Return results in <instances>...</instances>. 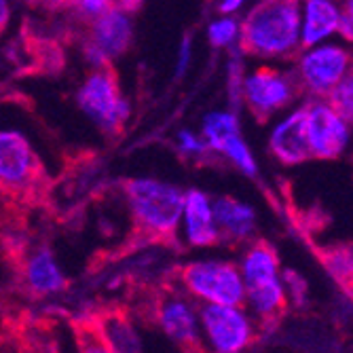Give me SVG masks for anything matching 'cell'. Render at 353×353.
<instances>
[{
  "label": "cell",
  "instance_id": "44dd1931",
  "mask_svg": "<svg viewBox=\"0 0 353 353\" xmlns=\"http://www.w3.org/2000/svg\"><path fill=\"white\" fill-rule=\"evenodd\" d=\"M216 152H222V154L227 157L231 163H235L243 174H248V176H254V174H256L254 157H252V152H250L248 144L241 140V136H239V134L229 136L227 140H222V142L216 146Z\"/></svg>",
  "mask_w": 353,
  "mask_h": 353
},
{
  "label": "cell",
  "instance_id": "f1b7e54d",
  "mask_svg": "<svg viewBox=\"0 0 353 353\" xmlns=\"http://www.w3.org/2000/svg\"><path fill=\"white\" fill-rule=\"evenodd\" d=\"M140 3H142V0H114V5H117L119 9L127 11V13L136 11V9L140 7Z\"/></svg>",
  "mask_w": 353,
  "mask_h": 353
},
{
  "label": "cell",
  "instance_id": "ac0fdd59",
  "mask_svg": "<svg viewBox=\"0 0 353 353\" xmlns=\"http://www.w3.org/2000/svg\"><path fill=\"white\" fill-rule=\"evenodd\" d=\"M100 330L102 339L108 343V347L114 353H142L140 339L134 330V326L121 315H106L102 324H95Z\"/></svg>",
  "mask_w": 353,
  "mask_h": 353
},
{
  "label": "cell",
  "instance_id": "83f0119b",
  "mask_svg": "<svg viewBox=\"0 0 353 353\" xmlns=\"http://www.w3.org/2000/svg\"><path fill=\"white\" fill-rule=\"evenodd\" d=\"M243 3H245V0H220L218 11H220V13H233V11H237Z\"/></svg>",
  "mask_w": 353,
  "mask_h": 353
},
{
  "label": "cell",
  "instance_id": "d6986e66",
  "mask_svg": "<svg viewBox=\"0 0 353 353\" xmlns=\"http://www.w3.org/2000/svg\"><path fill=\"white\" fill-rule=\"evenodd\" d=\"M245 303H250V307L263 319H267V322L275 319L285 307V292L281 281L275 279L263 285L250 288V290H245Z\"/></svg>",
  "mask_w": 353,
  "mask_h": 353
},
{
  "label": "cell",
  "instance_id": "603a6c76",
  "mask_svg": "<svg viewBox=\"0 0 353 353\" xmlns=\"http://www.w3.org/2000/svg\"><path fill=\"white\" fill-rule=\"evenodd\" d=\"M77 339H79V353H114L108 343L102 339L100 330L95 324H83L77 328Z\"/></svg>",
  "mask_w": 353,
  "mask_h": 353
},
{
  "label": "cell",
  "instance_id": "2e32d148",
  "mask_svg": "<svg viewBox=\"0 0 353 353\" xmlns=\"http://www.w3.org/2000/svg\"><path fill=\"white\" fill-rule=\"evenodd\" d=\"M214 222L218 233H224L231 239H245L254 233L256 214L248 203H241L233 197H220L212 205Z\"/></svg>",
  "mask_w": 353,
  "mask_h": 353
},
{
  "label": "cell",
  "instance_id": "ffe728a7",
  "mask_svg": "<svg viewBox=\"0 0 353 353\" xmlns=\"http://www.w3.org/2000/svg\"><path fill=\"white\" fill-rule=\"evenodd\" d=\"M239 134V123L235 119V114L231 112H212L210 117H205L203 123V140L205 144L216 150V146L227 140L229 136Z\"/></svg>",
  "mask_w": 353,
  "mask_h": 353
},
{
  "label": "cell",
  "instance_id": "d4e9b609",
  "mask_svg": "<svg viewBox=\"0 0 353 353\" xmlns=\"http://www.w3.org/2000/svg\"><path fill=\"white\" fill-rule=\"evenodd\" d=\"M66 5L72 7L81 17L85 19H95L98 15L106 13L108 9L117 7L114 5V0H66Z\"/></svg>",
  "mask_w": 353,
  "mask_h": 353
},
{
  "label": "cell",
  "instance_id": "8fae6325",
  "mask_svg": "<svg viewBox=\"0 0 353 353\" xmlns=\"http://www.w3.org/2000/svg\"><path fill=\"white\" fill-rule=\"evenodd\" d=\"M154 317H157V324L161 326V330L184 351L188 353L201 351L199 313L186 301L178 296L161 299L154 307Z\"/></svg>",
  "mask_w": 353,
  "mask_h": 353
},
{
  "label": "cell",
  "instance_id": "f546056e",
  "mask_svg": "<svg viewBox=\"0 0 353 353\" xmlns=\"http://www.w3.org/2000/svg\"><path fill=\"white\" fill-rule=\"evenodd\" d=\"M47 3H51L55 7H61V5H66V0H47Z\"/></svg>",
  "mask_w": 353,
  "mask_h": 353
},
{
  "label": "cell",
  "instance_id": "cb8c5ba5",
  "mask_svg": "<svg viewBox=\"0 0 353 353\" xmlns=\"http://www.w3.org/2000/svg\"><path fill=\"white\" fill-rule=\"evenodd\" d=\"M239 34V23L231 17L218 19L210 26V41L214 47H227L231 45Z\"/></svg>",
  "mask_w": 353,
  "mask_h": 353
},
{
  "label": "cell",
  "instance_id": "7402d4cb",
  "mask_svg": "<svg viewBox=\"0 0 353 353\" xmlns=\"http://www.w3.org/2000/svg\"><path fill=\"white\" fill-rule=\"evenodd\" d=\"M351 95H353V83H351V72L345 74L330 91H328V104L347 121L351 123V117H353V100H351Z\"/></svg>",
  "mask_w": 353,
  "mask_h": 353
},
{
  "label": "cell",
  "instance_id": "30bf717a",
  "mask_svg": "<svg viewBox=\"0 0 353 353\" xmlns=\"http://www.w3.org/2000/svg\"><path fill=\"white\" fill-rule=\"evenodd\" d=\"M132 37L134 30L130 13L119 7L91 19V53H95L98 63L123 55L132 45Z\"/></svg>",
  "mask_w": 353,
  "mask_h": 353
},
{
  "label": "cell",
  "instance_id": "9c48e42d",
  "mask_svg": "<svg viewBox=\"0 0 353 353\" xmlns=\"http://www.w3.org/2000/svg\"><path fill=\"white\" fill-rule=\"evenodd\" d=\"M307 138L311 157L336 159L347 146L349 123L328 102H315L307 106Z\"/></svg>",
  "mask_w": 353,
  "mask_h": 353
},
{
  "label": "cell",
  "instance_id": "7a4b0ae2",
  "mask_svg": "<svg viewBox=\"0 0 353 353\" xmlns=\"http://www.w3.org/2000/svg\"><path fill=\"white\" fill-rule=\"evenodd\" d=\"M123 192L142 239H176L184 205V192L178 186L152 178H132L125 180Z\"/></svg>",
  "mask_w": 353,
  "mask_h": 353
},
{
  "label": "cell",
  "instance_id": "52a82bcc",
  "mask_svg": "<svg viewBox=\"0 0 353 353\" xmlns=\"http://www.w3.org/2000/svg\"><path fill=\"white\" fill-rule=\"evenodd\" d=\"M43 176L39 154L19 132H0V186L34 188Z\"/></svg>",
  "mask_w": 353,
  "mask_h": 353
},
{
  "label": "cell",
  "instance_id": "4fadbf2b",
  "mask_svg": "<svg viewBox=\"0 0 353 353\" xmlns=\"http://www.w3.org/2000/svg\"><path fill=\"white\" fill-rule=\"evenodd\" d=\"M341 15L336 0H301V49L315 47L339 32Z\"/></svg>",
  "mask_w": 353,
  "mask_h": 353
},
{
  "label": "cell",
  "instance_id": "484cf974",
  "mask_svg": "<svg viewBox=\"0 0 353 353\" xmlns=\"http://www.w3.org/2000/svg\"><path fill=\"white\" fill-rule=\"evenodd\" d=\"M180 146L186 152H190V154H201V152H205V148H210L203 138H197V136H192L188 132H182L180 134Z\"/></svg>",
  "mask_w": 353,
  "mask_h": 353
},
{
  "label": "cell",
  "instance_id": "6da1fadb",
  "mask_svg": "<svg viewBox=\"0 0 353 353\" xmlns=\"http://www.w3.org/2000/svg\"><path fill=\"white\" fill-rule=\"evenodd\" d=\"M241 51L283 57L301 49V0H261L239 23Z\"/></svg>",
  "mask_w": 353,
  "mask_h": 353
},
{
  "label": "cell",
  "instance_id": "3957f363",
  "mask_svg": "<svg viewBox=\"0 0 353 353\" xmlns=\"http://www.w3.org/2000/svg\"><path fill=\"white\" fill-rule=\"evenodd\" d=\"M180 281L186 292L208 305L241 307L245 303V285L241 271L222 261L188 263L180 269Z\"/></svg>",
  "mask_w": 353,
  "mask_h": 353
},
{
  "label": "cell",
  "instance_id": "ba28073f",
  "mask_svg": "<svg viewBox=\"0 0 353 353\" xmlns=\"http://www.w3.org/2000/svg\"><path fill=\"white\" fill-rule=\"evenodd\" d=\"M349 74V51L336 45H315L305 49L299 63L301 83L315 95L326 98L328 91Z\"/></svg>",
  "mask_w": 353,
  "mask_h": 353
},
{
  "label": "cell",
  "instance_id": "5b68a950",
  "mask_svg": "<svg viewBox=\"0 0 353 353\" xmlns=\"http://www.w3.org/2000/svg\"><path fill=\"white\" fill-rule=\"evenodd\" d=\"M199 324L216 353H241L254 339L250 317L239 307L203 305Z\"/></svg>",
  "mask_w": 353,
  "mask_h": 353
},
{
  "label": "cell",
  "instance_id": "4dcf8cb0",
  "mask_svg": "<svg viewBox=\"0 0 353 353\" xmlns=\"http://www.w3.org/2000/svg\"><path fill=\"white\" fill-rule=\"evenodd\" d=\"M37 353H55V351H51V349H41V351H37Z\"/></svg>",
  "mask_w": 353,
  "mask_h": 353
},
{
  "label": "cell",
  "instance_id": "277c9868",
  "mask_svg": "<svg viewBox=\"0 0 353 353\" xmlns=\"http://www.w3.org/2000/svg\"><path fill=\"white\" fill-rule=\"evenodd\" d=\"M79 106L104 132H117L125 123L127 104L121 95L119 79L110 68V61L98 63L85 79L79 89Z\"/></svg>",
  "mask_w": 353,
  "mask_h": 353
},
{
  "label": "cell",
  "instance_id": "4316f807",
  "mask_svg": "<svg viewBox=\"0 0 353 353\" xmlns=\"http://www.w3.org/2000/svg\"><path fill=\"white\" fill-rule=\"evenodd\" d=\"M11 19V5L9 0H0V34L5 32V28L9 26Z\"/></svg>",
  "mask_w": 353,
  "mask_h": 353
},
{
  "label": "cell",
  "instance_id": "e0dca14e",
  "mask_svg": "<svg viewBox=\"0 0 353 353\" xmlns=\"http://www.w3.org/2000/svg\"><path fill=\"white\" fill-rule=\"evenodd\" d=\"M241 279H243L245 290L279 279V273H277V254H275V250L271 245L263 243V241L261 243H254L248 250L245 259H243Z\"/></svg>",
  "mask_w": 353,
  "mask_h": 353
},
{
  "label": "cell",
  "instance_id": "5bb4252c",
  "mask_svg": "<svg viewBox=\"0 0 353 353\" xmlns=\"http://www.w3.org/2000/svg\"><path fill=\"white\" fill-rule=\"evenodd\" d=\"M182 220L186 227V237L190 245H214L220 239L218 227L214 222L212 203L205 192L201 190H188L184 192V205H182Z\"/></svg>",
  "mask_w": 353,
  "mask_h": 353
},
{
  "label": "cell",
  "instance_id": "7c38bea8",
  "mask_svg": "<svg viewBox=\"0 0 353 353\" xmlns=\"http://www.w3.org/2000/svg\"><path fill=\"white\" fill-rule=\"evenodd\" d=\"M271 152L283 165H296L311 159L307 138V106L288 114L271 134Z\"/></svg>",
  "mask_w": 353,
  "mask_h": 353
},
{
  "label": "cell",
  "instance_id": "9a60e30c",
  "mask_svg": "<svg viewBox=\"0 0 353 353\" xmlns=\"http://www.w3.org/2000/svg\"><path fill=\"white\" fill-rule=\"evenodd\" d=\"M23 281L37 294H53L66 285V277H63L55 256L47 248H41L26 261Z\"/></svg>",
  "mask_w": 353,
  "mask_h": 353
},
{
  "label": "cell",
  "instance_id": "8992f818",
  "mask_svg": "<svg viewBox=\"0 0 353 353\" xmlns=\"http://www.w3.org/2000/svg\"><path fill=\"white\" fill-rule=\"evenodd\" d=\"M294 95L296 83L292 77L277 72L275 68H259L243 81V100L261 123L290 104Z\"/></svg>",
  "mask_w": 353,
  "mask_h": 353
}]
</instances>
